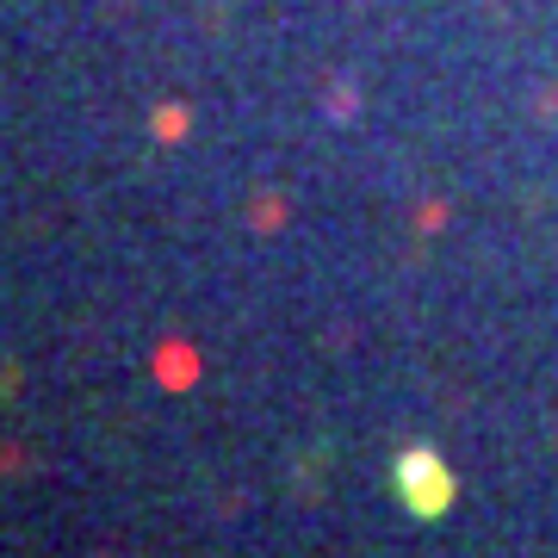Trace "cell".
<instances>
[{
	"instance_id": "6da1fadb",
	"label": "cell",
	"mask_w": 558,
	"mask_h": 558,
	"mask_svg": "<svg viewBox=\"0 0 558 558\" xmlns=\"http://www.w3.org/2000/svg\"><path fill=\"white\" fill-rule=\"evenodd\" d=\"M391 490H398V502H403L416 521H440V515L459 502L453 465H447L435 447H403L398 465H391Z\"/></svg>"
}]
</instances>
